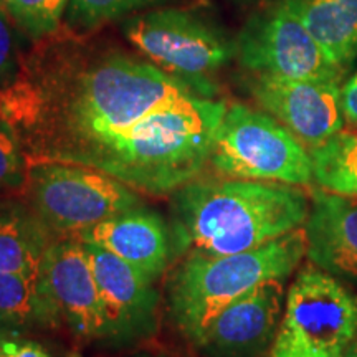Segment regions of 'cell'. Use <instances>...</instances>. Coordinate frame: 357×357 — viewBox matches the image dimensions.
Instances as JSON below:
<instances>
[{
  "label": "cell",
  "mask_w": 357,
  "mask_h": 357,
  "mask_svg": "<svg viewBox=\"0 0 357 357\" xmlns=\"http://www.w3.org/2000/svg\"><path fill=\"white\" fill-rule=\"evenodd\" d=\"M306 258L339 280L357 283V200L319 187L310 190Z\"/></svg>",
  "instance_id": "13"
},
{
  "label": "cell",
  "mask_w": 357,
  "mask_h": 357,
  "mask_svg": "<svg viewBox=\"0 0 357 357\" xmlns=\"http://www.w3.org/2000/svg\"><path fill=\"white\" fill-rule=\"evenodd\" d=\"M208 166L223 177L312 184L310 151L265 111L235 102L227 108Z\"/></svg>",
  "instance_id": "5"
},
{
  "label": "cell",
  "mask_w": 357,
  "mask_h": 357,
  "mask_svg": "<svg viewBox=\"0 0 357 357\" xmlns=\"http://www.w3.org/2000/svg\"><path fill=\"white\" fill-rule=\"evenodd\" d=\"M77 238L113 253L151 281L166 271L172 257L171 230L162 217L142 205L79 231Z\"/></svg>",
  "instance_id": "14"
},
{
  "label": "cell",
  "mask_w": 357,
  "mask_h": 357,
  "mask_svg": "<svg viewBox=\"0 0 357 357\" xmlns=\"http://www.w3.org/2000/svg\"><path fill=\"white\" fill-rule=\"evenodd\" d=\"M25 190L29 204L56 236H77L142 205L139 192L108 174L52 160L29 164Z\"/></svg>",
  "instance_id": "6"
},
{
  "label": "cell",
  "mask_w": 357,
  "mask_h": 357,
  "mask_svg": "<svg viewBox=\"0 0 357 357\" xmlns=\"http://www.w3.org/2000/svg\"><path fill=\"white\" fill-rule=\"evenodd\" d=\"M341 108L344 123L357 129V73L347 79L341 88Z\"/></svg>",
  "instance_id": "24"
},
{
  "label": "cell",
  "mask_w": 357,
  "mask_h": 357,
  "mask_svg": "<svg viewBox=\"0 0 357 357\" xmlns=\"http://www.w3.org/2000/svg\"><path fill=\"white\" fill-rule=\"evenodd\" d=\"M310 155L312 182L319 189L357 200V134H334Z\"/></svg>",
  "instance_id": "18"
},
{
  "label": "cell",
  "mask_w": 357,
  "mask_h": 357,
  "mask_svg": "<svg viewBox=\"0 0 357 357\" xmlns=\"http://www.w3.org/2000/svg\"><path fill=\"white\" fill-rule=\"evenodd\" d=\"M55 238L29 202L0 200V271L37 276L45 252Z\"/></svg>",
  "instance_id": "15"
},
{
  "label": "cell",
  "mask_w": 357,
  "mask_h": 357,
  "mask_svg": "<svg viewBox=\"0 0 357 357\" xmlns=\"http://www.w3.org/2000/svg\"><path fill=\"white\" fill-rule=\"evenodd\" d=\"M12 17L6 7L0 3V91L15 82L22 70V58L17 47L15 30H13Z\"/></svg>",
  "instance_id": "22"
},
{
  "label": "cell",
  "mask_w": 357,
  "mask_h": 357,
  "mask_svg": "<svg viewBox=\"0 0 357 357\" xmlns=\"http://www.w3.org/2000/svg\"><path fill=\"white\" fill-rule=\"evenodd\" d=\"M128 42L155 66L212 98L211 77L235 55V45L200 19L181 8H155L124 22Z\"/></svg>",
  "instance_id": "7"
},
{
  "label": "cell",
  "mask_w": 357,
  "mask_h": 357,
  "mask_svg": "<svg viewBox=\"0 0 357 357\" xmlns=\"http://www.w3.org/2000/svg\"><path fill=\"white\" fill-rule=\"evenodd\" d=\"M283 281H263L223 307L194 347L205 357H266L284 311Z\"/></svg>",
  "instance_id": "12"
},
{
  "label": "cell",
  "mask_w": 357,
  "mask_h": 357,
  "mask_svg": "<svg viewBox=\"0 0 357 357\" xmlns=\"http://www.w3.org/2000/svg\"><path fill=\"white\" fill-rule=\"evenodd\" d=\"M312 37L346 70L357 56V0H293Z\"/></svg>",
  "instance_id": "16"
},
{
  "label": "cell",
  "mask_w": 357,
  "mask_h": 357,
  "mask_svg": "<svg viewBox=\"0 0 357 357\" xmlns=\"http://www.w3.org/2000/svg\"><path fill=\"white\" fill-rule=\"evenodd\" d=\"M306 247L301 227L248 252L185 255L167 281L169 318L182 337L195 346L223 307L263 281L287 280L306 257Z\"/></svg>",
  "instance_id": "3"
},
{
  "label": "cell",
  "mask_w": 357,
  "mask_h": 357,
  "mask_svg": "<svg viewBox=\"0 0 357 357\" xmlns=\"http://www.w3.org/2000/svg\"><path fill=\"white\" fill-rule=\"evenodd\" d=\"M29 162L19 141L0 121V192L25 187Z\"/></svg>",
  "instance_id": "21"
},
{
  "label": "cell",
  "mask_w": 357,
  "mask_h": 357,
  "mask_svg": "<svg viewBox=\"0 0 357 357\" xmlns=\"http://www.w3.org/2000/svg\"><path fill=\"white\" fill-rule=\"evenodd\" d=\"M100 291L102 347L123 349L154 337L159 328L160 294L154 281L96 245L84 243Z\"/></svg>",
  "instance_id": "9"
},
{
  "label": "cell",
  "mask_w": 357,
  "mask_h": 357,
  "mask_svg": "<svg viewBox=\"0 0 357 357\" xmlns=\"http://www.w3.org/2000/svg\"><path fill=\"white\" fill-rule=\"evenodd\" d=\"M55 35L37 40L15 82L0 91V121L26 162L91 167L155 197L200 176L225 101L78 33Z\"/></svg>",
  "instance_id": "1"
},
{
  "label": "cell",
  "mask_w": 357,
  "mask_h": 357,
  "mask_svg": "<svg viewBox=\"0 0 357 357\" xmlns=\"http://www.w3.org/2000/svg\"><path fill=\"white\" fill-rule=\"evenodd\" d=\"M342 357H357V336L354 337V341L351 342V346L347 347V351Z\"/></svg>",
  "instance_id": "25"
},
{
  "label": "cell",
  "mask_w": 357,
  "mask_h": 357,
  "mask_svg": "<svg viewBox=\"0 0 357 357\" xmlns=\"http://www.w3.org/2000/svg\"><path fill=\"white\" fill-rule=\"evenodd\" d=\"M357 336V294L307 263L288 288L268 357H342Z\"/></svg>",
  "instance_id": "4"
},
{
  "label": "cell",
  "mask_w": 357,
  "mask_h": 357,
  "mask_svg": "<svg viewBox=\"0 0 357 357\" xmlns=\"http://www.w3.org/2000/svg\"><path fill=\"white\" fill-rule=\"evenodd\" d=\"M70 357H82V356H78V354H71Z\"/></svg>",
  "instance_id": "27"
},
{
  "label": "cell",
  "mask_w": 357,
  "mask_h": 357,
  "mask_svg": "<svg viewBox=\"0 0 357 357\" xmlns=\"http://www.w3.org/2000/svg\"><path fill=\"white\" fill-rule=\"evenodd\" d=\"M12 20L33 42L60 32L70 0H0Z\"/></svg>",
  "instance_id": "20"
},
{
  "label": "cell",
  "mask_w": 357,
  "mask_h": 357,
  "mask_svg": "<svg viewBox=\"0 0 357 357\" xmlns=\"http://www.w3.org/2000/svg\"><path fill=\"white\" fill-rule=\"evenodd\" d=\"M60 324L37 276L0 271V333L25 334Z\"/></svg>",
  "instance_id": "17"
},
{
  "label": "cell",
  "mask_w": 357,
  "mask_h": 357,
  "mask_svg": "<svg viewBox=\"0 0 357 357\" xmlns=\"http://www.w3.org/2000/svg\"><path fill=\"white\" fill-rule=\"evenodd\" d=\"M0 357H52L37 341L24 334L0 333Z\"/></svg>",
  "instance_id": "23"
},
{
  "label": "cell",
  "mask_w": 357,
  "mask_h": 357,
  "mask_svg": "<svg viewBox=\"0 0 357 357\" xmlns=\"http://www.w3.org/2000/svg\"><path fill=\"white\" fill-rule=\"evenodd\" d=\"M235 55L243 68L265 77L339 83L346 71L316 42L293 0L250 19L236 40Z\"/></svg>",
  "instance_id": "8"
},
{
  "label": "cell",
  "mask_w": 357,
  "mask_h": 357,
  "mask_svg": "<svg viewBox=\"0 0 357 357\" xmlns=\"http://www.w3.org/2000/svg\"><path fill=\"white\" fill-rule=\"evenodd\" d=\"M310 194L300 185L195 177L171 197L174 257L234 255L301 229Z\"/></svg>",
  "instance_id": "2"
},
{
  "label": "cell",
  "mask_w": 357,
  "mask_h": 357,
  "mask_svg": "<svg viewBox=\"0 0 357 357\" xmlns=\"http://www.w3.org/2000/svg\"><path fill=\"white\" fill-rule=\"evenodd\" d=\"M250 91L258 106L283 124L307 151L324 144L346 124L337 82L253 75Z\"/></svg>",
  "instance_id": "11"
},
{
  "label": "cell",
  "mask_w": 357,
  "mask_h": 357,
  "mask_svg": "<svg viewBox=\"0 0 357 357\" xmlns=\"http://www.w3.org/2000/svg\"><path fill=\"white\" fill-rule=\"evenodd\" d=\"M38 284L61 323L83 342L101 344L105 318L86 247L77 236H58L38 268Z\"/></svg>",
  "instance_id": "10"
},
{
  "label": "cell",
  "mask_w": 357,
  "mask_h": 357,
  "mask_svg": "<svg viewBox=\"0 0 357 357\" xmlns=\"http://www.w3.org/2000/svg\"><path fill=\"white\" fill-rule=\"evenodd\" d=\"M162 2L166 0H70L66 19L73 33L84 35L128 13Z\"/></svg>",
  "instance_id": "19"
},
{
  "label": "cell",
  "mask_w": 357,
  "mask_h": 357,
  "mask_svg": "<svg viewBox=\"0 0 357 357\" xmlns=\"http://www.w3.org/2000/svg\"><path fill=\"white\" fill-rule=\"evenodd\" d=\"M142 357H171V356H142Z\"/></svg>",
  "instance_id": "26"
}]
</instances>
